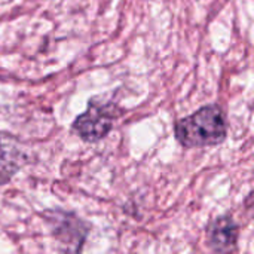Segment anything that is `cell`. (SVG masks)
Here are the masks:
<instances>
[{"mask_svg":"<svg viewBox=\"0 0 254 254\" xmlns=\"http://www.w3.org/2000/svg\"><path fill=\"white\" fill-rule=\"evenodd\" d=\"M176 140L186 149L217 146L228 135L225 112L217 104H208L180 119L174 125Z\"/></svg>","mask_w":254,"mask_h":254,"instance_id":"obj_1","label":"cell"},{"mask_svg":"<svg viewBox=\"0 0 254 254\" xmlns=\"http://www.w3.org/2000/svg\"><path fill=\"white\" fill-rule=\"evenodd\" d=\"M28 162L22 143L12 134L0 131V186L7 185Z\"/></svg>","mask_w":254,"mask_h":254,"instance_id":"obj_4","label":"cell"},{"mask_svg":"<svg viewBox=\"0 0 254 254\" xmlns=\"http://www.w3.org/2000/svg\"><path fill=\"white\" fill-rule=\"evenodd\" d=\"M45 222L51 229L52 237L61 247L63 254H80L91 225L74 213L54 208L45 211Z\"/></svg>","mask_w":254,"mask_h":254,"instance_id":"obj_2","label":"cell"},{"mask_svg":"<svg viewBox=\"0 0 254 254\" xmlns=\"http://www.w3.org/2000/svg\"><path fill=\"white\" fill-rule=\"evenodd\" d=\"M240 226L231 216H219L207 226L208 247L217 254H232L237 249Z\"/></svg>","mask_w":254,"mask_h":254,"instance_id":"obj_5","label":"cell"},{"mask_svg":"<svg viewBox=\"0 0 254 254\" xmlns=\"http://www.w3.org/2000/svg\"><path fill=\"white\" fill-rule=\"evenodd\" d=\"M122 110L115 103H104L92 98L88 109L73 122V131L88 143L103 140L113 128V122L121 116Z\"/></svg>","mask_w":254,"mask_h":254,"instance_id":"obj_3","label":"cell"}]
</instances>
